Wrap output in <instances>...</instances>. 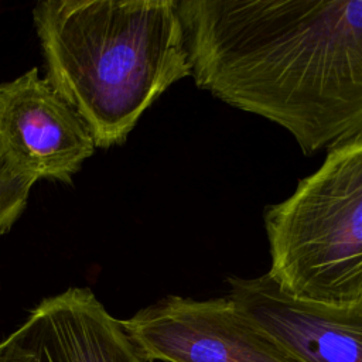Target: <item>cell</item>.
<instances>
[{
	"label": "cell",
	"mask_w": 362,
	"mask_h": 362,
	"mask_svg": "<svg viewBox=\"0 0 362 362\" xmlns=\"http://www.w3.org/2000/svg\"><path fill=\"white\" fill-rule=\"evenodd\" d=\"M192 78L305 156L362 134V0H178Z\"/></svg>",
	"instance_id": "cell-1"
},
{
	"label": "cell",
	"mask_w": 362,
	"mask_h": 362,
	"mask_svg": "<svg viewBox=\"0 0 362 362\" xmlns=\"http://www.w3.org/2000/svg\"><path fill=\"white\" fill-rule=\"evenodd\" d=\"M33 21L45 79L96 147L122 144L173 83L192 75L178 0H44Z\"/></svg>",
	"instance_id": "cell-2"
},
{
	"label": "cell",
	"mask_w": 362,
	"mask_h": 362,
	"mask_svg": "<svg viewBox=\"0 0 362 362\" xmlns=\"http://www.w3.org/2000/svg\"><path fill=\"white\" fill-rule=\"evenodd\" d=\"M267 274L284 294L329 307L362 305V134L263 212Z\"/></svg>",
	"instance_id": "cell-3"
},
{
	"label": "cell",
	"mask_w": 362,
	"mask_h": 362,
	"mask_svg": "<svg viewBox=\"0 0 362 362\" xmlns=\"http://www.w3.org/2000/svg\"><path fill=\"white\" fill-rule=\"evenodd\" d=\"M122 325L148 362H298L229 297L170 294Z\"/></svg>",
	"instance_id": "cell-4"
},
{
	"label": "cell",
	"mask_w": 362,
	"mask_h": 362,
	"mask_svg": "<svg viewBox=\"0 0 362 362\" xmlns=\"http://www.w3.org/2000/svg\"><path fill=\"white\" fill-rule=\"evenodd\" d=\"M95 148L86 124L37 68L0 83V167L33 184L69 182Z\"/></svg>",
	"instance_id": "cell-5"
},
{
	"label": "cell",
	"mask_w": 362,
	"mask_h": 362,
	"mask_svg": "<svg viewBox=\"0 0 362 362\" xmlns=\"http://www.w3.org/2000/svg\"><path fill=\"white\" fill-rule=\"evenodd\" d=\"M0 362H148L89 288L44 298L0 342Z\"/></svg>",
	"instance_id": "cell-6"
},
{
	"label": "cell",
	"mask_w": 362,
	"mask_h": 362,
	"mask_svg": "<svg viewBox=\"0 0 362 362\" xmlns=\"http://www.w3.org/2000/svg\"><path fill=\"white\" fill-rule=\"evenodd\" d=\"M229 298L298 362H362V305L329 307L280 291L267 273L229 277Z\"/></svg>",
	"instance_id": "cell-7"
},
{
	"label": "cell",
	"mask_w": 362,
	"mask_h": 362,
	"mask_svg": "<svg viewBox=\"0 0 362 362\" xmlns=\"http://www.w3.org/2000/svg\"><path fill=\"white\" fill-rule=\"evenodd\" d=\"M33 185L0 167V235L8 232L24 212Z\"/></svg>",
	"instance_id": "cell-8"
}]
</instances>
